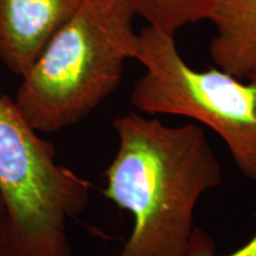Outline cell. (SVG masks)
I'll return each instance as SVG.
<instances>
[{
    "label": "cell",
    "instance_id": "8992f818",
    "mask_svg": "<svg viewBox=\"0 0 256 256\" xmlns=\"http://www.w3.org/2000/svg\"><path fill=\"white\" fill-rule=\"evenodd\" d=\"M206 20L216 28L209 51L218 69L241 80L256 72V0H211Z\"/></svg>",
    "mask_w": 256,
    "mask_h": 256
},
{
    "label": "cell",
    "instance_id": "277c9868",
    "mask_svg": "<svg viewBox=\"0 0 256 256\" xmlns=\"http://www.w3.org/2000/svg\"><path fill=\"white\" fill-rule=\"evenodd\" d=\"M136 58L145 74L130 102L144 114L180 115L222 138L241 174L256 183V72L247 82L220 69L196 70L179 54L174 34L147 25Z\"/></svg>",
    "mask_w": 256,
    "mask_h": 256
},
{
    "label": "cell",
    "instance_id": "6da1fadb",
    "mask_svg": "<svg viewBox=\"0 0 256 256\" xmlns=\"http://www.w3.org/2000/svg\"><path fill=\"white\" fill-rule=\"evenodd\" d=\"M113 128L119 147L104 171V194L133 217L118 256H188L198 200L223 180L206 132L134 112L116 118Z\"/></svg>",
    "mask_w": 256,
    "mask_h": 256
},
{
    "label": "cell",
    "instance_id": "52a82bcc",
    "mask_svg": "<svg viewBox=\"0 0 256 256\" xmlns=\"http://www.w3.org/2000/svg\"><path fill=\"white\" fill-rule=\"evenodd\" d=\"M136 14L156 30L174 34L188 24L206 20L211 0H130Z\"/></svg>",
    "mask_w": 256,
    "mask_h": 256
},
{
    "label": "cell",
    "instance_id": "3957f363",
    "mask_svg": "<svg viewBox=\"0 0 256 256\" xmlns=\"http://www.w3.org/2000/svg\"><path fill=\"white\" fill-rule=\"evenodd\" d=\"M8 96L0 94V196L10 220V256H72L69 220L88 206L92 185L56 162Z\"/></svg>",
    "mask_w": 256,
    "mask_h": 256
},
{
    "label": "cell",
    "instance_id": "ba28073f",
    "mask_svg": "<svg viewBox=\"0 0 256 256\" xmlns=\"http://www.w3.org/2000/svg\"><path fill=\"white\" fill-rule=\"evenodd\" d=\"M188 256H256V234L244 244L229 254L218 255L215 243L203 229L194 226L192 232Z\"/></svg>",
    "mask_w": 256,
    "mask_h": 256
},
{
    "label": "cell",
    "instance_id": "7a4b0ae2",
    "mask_svg": "<svg viewBox=\"0 0 256 256\" xmlns=\"http://www.w3.org/2000/svg\"><path fill=\"white\" fill-rule=\"evenodd\" d=\"M130 0H83L22 75L14 104L38 133L84 120L120 86L139 37Z\"/></svg>",
    "mask_w": 256,
    "mask_h": 256
},
{
    "label": "cell",
    "instance_id": "5b68a950",
    "mask_svg": "<svg viewBox=\"0 0 256 256\" xmlns=\"http://www.w3.org/2000/svg\"><path fill=\"white\" fill-rule=\"evenodd\" d=\"M83 0H0V60L22 76Z\"/></svg>",
    "mask_w": 256,
    "mask_h": 256
},
{
    "label": "cell",
    "instance_id": "9c48e42d",
    "mask_svg": "<svg viewBox=\"0 0 256 256\" xmlns=\"http://www.w3.org/2000/svg\"><path fill=\"white\" fill-rule=\"evenodd\" d=\"M10 220L6 206L0 196V256H10Z\"/></svg>",
    "mask_w": 256,
    "mask_h": 256
}]
</instances>
